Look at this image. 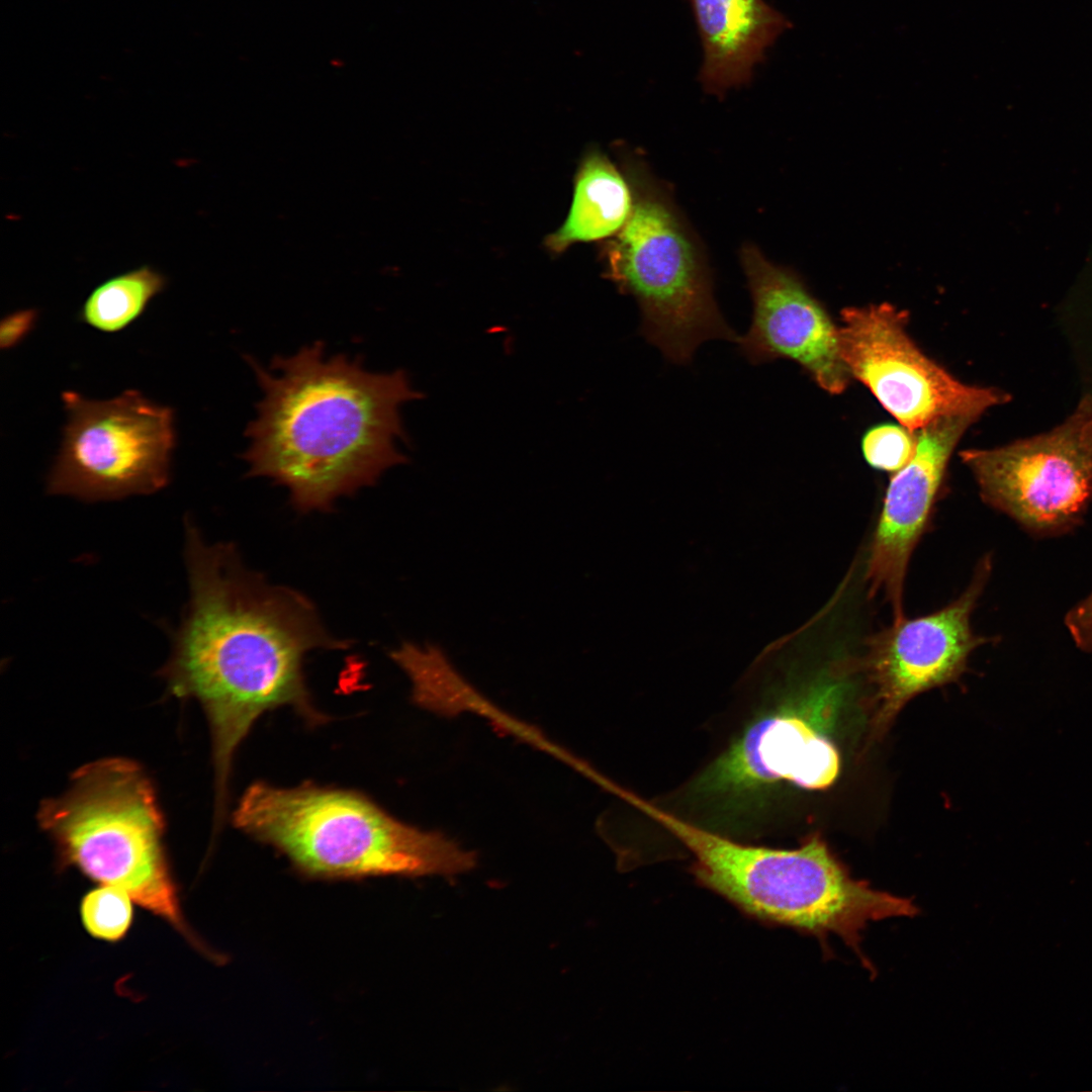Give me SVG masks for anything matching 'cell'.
Segmentation results:
<instances>
[{"mask_svg":"<svg viewBox=\"0 0 1092 1092\" xmlns=\"http://www.w3.org/2000/svg\"><path fill=\"white\" fill-rule=\"evenodd\" d=\"M185 530L190 600L162 675L206 714L215 802L224 808L236 750L264 713L290 707L309 722L325 720L305 685V655L351 642L333 636L302 594L245 566L234 544L206 543L189 517Z\"/></svg>","mask_w":1092,"mask_h":1092,"instance_id":"obj_1","label":"cell"},{"mask_svg":"<svg viewBox=\"0 0 1092 1092\" xmlns=\"http://www.w3.org/2000/svg\"><path fill=\"white\" fill-rule=\"evenodd\" d=\"M249 362L262 398L246 430L248 474L287 488L299 512L329 511L406 461L400 408L422 393L403 370L370 371L322 342L267 368Z\"/></svg>","mask_w":1092,"mask_h":1092,"instance_id":"obj_2","label":"cell"},{"mask_svg":"<svg viewBox=\"0 0 1092 1092\" xmlns=\"http://www.w3.org/2000/svg\"><path fill=\"white\" fill-rule=\"evenodd\" d=\"M636 807L690 851L691 873L700 885L753 919L817 937L825 952L828 935L839 936L872 973V963L860 948L868 924L919 912L911 899L853 879L817 835L792 849L748 845L678 818L643 798Z\"/></svg>","mask_w":1092,"mask_h":1092,"instance_id":"obj_3","label":"cell"},{"mask_svg":"<svg viewBox=\"0 0 1092 1092\" xmlns=\"http://www.w3.org/2000/svg\"><path fill=\"white\" fill-rule=\"evenodd\" d=\"M233 820L313 879L450 878L476 866L475 852L444 833L406 824L348 790L258 782L243 794Z\"/></svg>","mask_w":1092,"mask_h":1092,"instance_id":"obj_4","label":"cell"},{"mask_svg":"<svg viewBox=\"0 0 1092 1092\" xmlns=\"http://www.w3.org/2000/svg\"><path fill=\"white\" fill-rule=\"evenodd\" d=\"M37 819L64 864L124 890L133 903L198 944L164 851L154 788L138 763L112 757L82 766L65 794L40 804Z\"/></svg>","mask_w":1092,"mask_h":1092,"instance_id":"obj_5","label":"cell"},{"mask_svg":"<svg viewBox=\"0 0 1092 1092\" xmlns=\"http://www.w3.org/2000/svg\"><path fill=\"white\" fill-rule=\"evenodd\" d=\"M631 215L607 252V275L641 311L640 334L674 364H688L700 344L740 337L724 320L701 243L642 160L629 161Z\"/></svg>","mask_w":1092,"mask_h":1092,"instance_id":"obj_6","label":"cell"},{"mask_svg":"<svg viewBox=\"0 0 1092 1092\" xmlns=\"http://www.w3.org/2000/svg\"><path fill=\"white\" fill-rule=\"evenodd\" d=\"M68 421L48 478L50 494L87 502L149 494L170 476L174 413L138 390L108 400L64 391Z\"/></svg>","mask_w":1092,"mask_h":1092,"instance_id":"obj_7","label":"cell"},{"mask_svg":"<svg viewBox=\"0 0 1092 1092\" xmlns=\"http://www.w3.org/2000/svg\"><path fill=\"white\" fill-rule=\"evenodd\" d=\"M960 455L987 504L1038 534L1067 530L1092 502V394L1048 432Z\"/></svg>","mask_w":1092,"mask_h":1092,"instance_id":"obj_8","label":"cell"},{"mask_svg":"<svg viewBox=\"0 0 1092 1092\" xmlns=\"http://www.w3.org/2000/svg\"><path fill=\"white\" fill-rule=\"evenodd\" d=\"M841 359L910 432L948 417L978 420L1010 400L994 387L968 385L928 358L906 331L907 314L891 304L842 310Z\"/></svg>","mask_w":1092,"mask_h":1092,"instance_id":"obj_9","label":"cell"},{"mask_svg":"<svg viewBox=\"0 0 1092 1092\" xmlns=\"http://www.w3.org/2000/svg\"><path fill=\"white\" fill-rule=\"evenodd\" d=\"M839 690L835 684L817 686L763 713L699 775L693 793L706 800L734 803L781 783L808 790L831 786L840 761L821 726Z\"/></svg>","mask_w":1092,"mask_h":1092,"instance_id":"obj_10","label":"cell"},{"mask_svg":"<svg viewBox=\"0 0 1092 1092\" xmlns=\"http://www.w3.org/2000/svg\"><path fill=\"white\" fill-rule=\"evenodd\" d=\"M990 567L985 559L968 588L942 609L894 620L870 638L867 665L876 691L878 729L887 728L912 698L956 679L972 651L986 641L974 633L971 617Z\"/></svg>","mask_w":1092,"mask_h":1092,"instance_id":"obj_11","label":"cell"},{"mask_svg":"<svg viewBox=\"0 0 1092 1092\" xmlns=\"http://www.w3.org/2000/svg\"><path fill=\"white\" fill-rule=\"evenodd\" d=\"M740 260L752 301L740 353L753 365L794 361L820 388L841 393L850 375L840 356L838 328L824 307L792 271L754 245L743 246Z\"/></svg>","mask_w":1092,"mask_h":1092,"instance_id":"obj_12","label":"cell"},{"mask_svg":"<svg viewBox=\"0 0 1092 1092\" xmlns=\"http://www.w3.org/2000/svg\"><path fill=\"white\" fill-rule=\"evenodd\" d=\"M976 420L948 417L918 431L911 460L892 477L871 544L867 582L882 595L894 620L904 617L903 593L911 555L928 527L951 452Z\"/></svg>","mask_w":1092,"mask_h":1092,"instance_id":"obj_13","label":"cell"},{"mask_svg":"<svg viewBox=\"0 0 1092 1092\" xmlns=\"http://www.w3.org/2000/svg\"><path fill=\"white\" fill-rule=\"evenodd\" d=\"M702 46L698 80L717 97L751 82L792 22L765 0H688Z\"/></svg>","mask_w":1092,"mask_h":1092,"instance_id":"obj_14","label":"cell"},{"mask_svg":"<svg viewBox=\"0 0 1092 1092\" xmlns=\"http://www.w3.org/2000/svg\"><path fill=\"white\" fill-rule=\"evenodd\" d=\"M633 205L629 178L605 155L592 152L576 175L568 215L547 243L551 249L562 251L573 243L617 235L628 221Z\"/></svg>","mask_w":1092,"mask_h":1092,"instance_id":"obj_15","label":"cell"},{"mask_svg":"<svg viewBox=\"0 0 1092 1092\" xmlns=\"http://www.w3.org/2000/svg\"><path fill=\"white\" fill-rule=\"evenodd\" d=\"M167 286V277L150 266L113 276L84 301L80 321L103 333H117L133 323Z\"/></svg>","mask_w":1092,"mask_h":1092,"instance_id":"obj_16","label":"cell"},{"mask_svg":"<svg viewBox=\"0 0 1092 1092\" xmlns=\"http://www.w3.org/2000/svg\"><path fill=\"white\" fill-rule=\"evenodd\" d=\"M133 900L124 890L101 884L81 901L84 927L95 938L118 941L127 933L133 915Z\"/></svg>","mask_w":1092,"mask_h":1092,"instance_id":"obj_17","label":"cell"},{"mask_svg":"<svg viewBox=\"0 0 1092 1092\" xmlns=\"http://www.w3.org/2000/svg\"><path fill=\"white\" fill-rule=\"evenodd\" d=\"M861 447L866 460L873 467L896 472L913 457L916 437L898 426L881 425L864 435Z\"/></svg>","mask_w":1092,"mask_h":1092,"instance_id":"obj_18","label":"cell"},{"mask_svg":"<svg viewBox=\"0 0 1092 1092\" xmlns=\"http://www.w3.org/2000/svg\"><path fill=\"white\" fill-rule=\"evenodd\" d=\"M1066 625L1077 646L1092 653V590L1069 612Z\"/></svg>","mask_w":1092,"mask_h":1092,"instance_id":"obj_19","label":"cell"},{"mask_svg":"<svg viewBox=\"0 0 1092 1092\" xmlns=\"http://www.w3.org/2000/svg\"><path fill=\"white\" fill-rule=\"evenodd\" d=\"M37 317L35 309L28 308L6 315L0 323V347L11 349L32 330Z\"/></svg>","mask_w":1092,"mask_h":1092,"instance_id":"obj_20","label":"cell"}]
</instances>
